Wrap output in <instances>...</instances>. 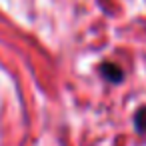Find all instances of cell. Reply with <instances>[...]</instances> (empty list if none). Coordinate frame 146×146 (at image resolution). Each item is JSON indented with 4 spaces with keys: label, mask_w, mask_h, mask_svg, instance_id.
<instances>
[{
    "label": "cell",
    "mask_w": 146,
    "mask_h": 146,
    "mask_svg": "<svg viewBox=\"0 0 146 146\" xmlns=\"http://www.w3.org/2000/svg\"><path fill=\"white\" fill-rule=\"evenodd\" d=\"M100 72H102V76H104L108 82H112V84H120V82L124 80L122 68L116 66V64H112V62H104V64L100 66Z\"/></svg>",
    "instance_id": "6da1fadb"
},
{
    "label": "cell",
    "mask_w": 146,
    "mask_h": 146,
    "mask_svg": "<svg viewBox=\"0 0 146 146\" xmlns=\"http://www.w3.org/2000/svg\"><path fill=\"white\" fill-rule=\"evenodd\" d=\"M134 126H136V132L144 134L146 132V108H140L134 116Z\"/></svg>",
    "instance_id": "7a4b0ae2"
}]
</instances>
